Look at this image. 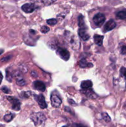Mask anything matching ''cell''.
<instances>
[{
	"instance_id": "1",
	"label": "cell",
	"mask_w": 126,
	"mask_h": 127,
	"mask_svg": "<svg viewBox=\"0 0 126 127\" xmlns=\"http://www.w3.org/2000/svg\"><path fill=\"white\" fill-rule=\"evenodd\" d=\"M68 33V32H67ZM68 43L74 50H79L80 47V42L79 38L75 35L70 33V35H65Z\"/></svg>"
},
{
	"instance_id": "2",
	"label": "cell",
	"mask_w": 126,
	"mask_h": 127,
	"mask_svg": "<svg viewBox=\"0 0 126 127\" xmlns=\"http://www.w3.org/2000/svg\"><path fill=\"white\" fill-rule=\"evenodd\" d=\"M30 119L33 122L35 126H38L43 124L45 122L46 117L43 113L37 112L33 113L30 115Z\"/></svg>"
},
{
	"instance_id": "3",
	"label": "cell",
	"mask_w": 126,
	"mask_h": 127,
	"mask_svg": "<svg viewBox=\"0 0 126 127\" xmlns=\"http://www.w3.org/2000/svg\"><path fill=\"white\" fill-rule=\"evenodd\" d=\"M106 20L105 16L102 13H98L93 18V21L98 27H101Z\"/></svg>"
},
{
	"instance_id": "4",
	"label": "cell",
	"mask_w": 126,
	"mask_h": 127,
	"mask_svg": "<svg viewBox=\"0 0 126 127\" xmlns=\"http://www.w3.org/2000/svg\"><path fill=\"white\" fill-rule=\"evenodd\" d=\"M56 53L62 59L65 61H67L70 58V53L65 48L58 47L56 49Z\"/></svg>"
},
{
	"instance_id": "5",
	"label": "cell",
	"mask_w": 126,
	"mask_h": 127,
	"mask_svg": "<svg viewBox=\"0 0 126 127\" xmlns=\"http://www.w3.org/2000/svg\"><path fill=\"white\" fill-rule=\"evenodd\" d=\"M7 100L12 104V109L13 110L18 111L21 109V102L17 98L11 96H7Z\"/></svg>"
},
{
	"instance_id": "6",
	"label": "cell",
	"mask_w": 126,
	"mask_h": 127,
	"mask_svg": "<svg viewBox=\"0 0 126 127\" xmlns=\"http://www.w3.org/2000/svg\"><path fill=\"white\" fill-rule=\"evenodd\" d=\"M13 77L16 78V83L19 86H23L26 84L25 80L24 79L23 76L20 71H15L14 73H13Z\"/></svg>"
},
{
	"instance_id": "7",
	"label": "cell",
	"mask_w": 126,
	"mask_h": 127,
	"mask_svg": "<svg viewBox=\"0 0 126 127\" xmlns=\"http://www.w3.org/2000/svg\"><path fill=\"white\" fill-rule=\"evenodd\" d=\"M33 95H34L35 99L36 101L38 102V105H39V106L40 107V108L44 109L47 107L46 102L45 99H44V97L43 95V94L35 95V94H33Z\"/></svg>"
},
{
	"instance_id": "8",
	"label": "cell",
	"mask_w": 126,
	"mask_h": 127,
	"mask_svg": "<svg viewBox=\"0 0 126 127\" xmlns=\"http://www.w3.org/2000/svg\"><path fill=\"white\" fill-rule=\"evenodd\" d=\"M51 102L52 106L55 108H58L62 104V100L56 94H52L51 96Z\"/></svg>"
},
{
	"instance_id": "9",
	"label": "cell",
	"mask_w": 126,
	"mask_h": 127,
	"mask_svg": "<svg viewBox=\"0 0 126 127\" xmlns=\"http://www.w3.org/2000/svg\"><path fill=\"white\" fill-rule=\"evenodd\" d=\"M21 8L23 12L26 13H31V12H33L35 10V9L37 8V7L34 4L26 3L23 4Z\"/></svg>"
},
{
	"instance_id": "10",
	"label": "cell",
	"mask_w": 126,
	"mask_h": 127,
	"mask_svg": "<svg viewBox=\"0 0 126 127\" xmlns=\"http://www.w3.org/2000/svg\"><path fill=\"white\" fill-rule=\"evenodd\" d=\"M87 31V28L86 29H79V31H78V33H79V35L80 37V38H81L83 40H87L90 38V35H89L88 33L86 32Z\"/></svg>"
},
{
	"instance_id": "11",
	"label": "cell",
	"mask_w": 126,
	"mask_h": 127,
	"mask_svg": "<svg viewBox=\"0 0 126 127\" xmlns=\"http://www.w3.org/2000/svg\"><path fill=\"white\" fill-rule=\"evenodd\" d=\"M116 27V22H115L113 19L109 20L108 22H106L105 27H104V32H108V31H111V30L114 29Z\"/></svg>"
},
{
	"instance_id": "12",
	"label": "cell",
	"mask_w": 126,
	"mask_h": 127,
	"mask_svg": "<svg viewBox=\"0 0 126 127\" xmlns=\"http://www.w3.org/2000/svg\"><path fill=\"white\" fill-rule=\"evenodd\" d=\"M33 87L37 90L41 92H44L46 89V86L43 82L40 81H36L33 83Z\"/></svg>"
},
{
	"instance_id": "13",
	"label": "cell",
	"mask_w": 126,
	"mask_h": 127,
	"mask_svg": "<svg viewBox=\"0 0 126 127\" xmlns=\"http://www.w3.org/2000/svg\"><path fill=\"white\" fill-rule=\"evenodd\" d=\"M82 93H84L85 95H86L88 97L90 98V99H94L97 97V95L91 89H84L83 90V91H82Z\"/></svg>"
},
{
	"instance_id": "14",
	"label": "cell",
	"mask_w": 126,
	"mask_h": 127,
	"mask_svg": "<svg viewBox=\"0 0 126 127\" xmlns=\"http://www.w3.org/2000/svg\"><path fill=\"white\" fill-rule=\"evenodd\" d=\"M94 42L97 45L101 46L103 45V41L104 36L100 35L95 34L94 35Z\"/></svg>"
},
{
	"instance_id": "15",
	"label": "cell",
	"mask_w": 126,
	"mask_h": 127,
	"mask_svg": "<svg viewBox=\"0 0 126 127\" xmlns=\"http://www.w3.org/2000/svg\"><path fill=\"white\" fill-rule=\"evenodd\" d=\"M79 66L81 68H91L93 66V64L90 63H88L85 59H82L79 62Z\"/></svg>"
},
{
	"instance_id": "16",
	"label": "cell",
	"mask_w": 126,
	"mask_h": 127,
	"mask_svg": "<svg viewBox=\"0 0 126 127\" xmlns=\"http://www.w3.org/2000/svg\"><path fill=\"white\" fill-rule=\"evenodd\" d=\"M93 86L92 82L90 80H86V81H84L83 82H82L81 83V88L83 89H88L89 88H91Z\"/></svg>"
},
{
	"instance_id": "17",
	"label": "cell",
	"mask_w": 126,
	"mask_h": 127,
	"mask_svg": "<svg viewBox=\"0 0 126 127\" xmlns=\"http://www.w3.org/2000/svg\"><path fill=\"white\" fill-rule=\"evenodd\" d=\"M78 25H79V27L80 29H86L87 28L85 25V21H84V17L82 16V14H80V16L78 17Z\"/></svg>"
},
{
	"instance_id": "18",
	"label": "cell",
	"mask_w": 126,
	"mask_h": 127,
	"mask_svg": "<svg viewBox=\"0 0 126 127\" xmlns=\"http://www.w3.org/2000/svg\"><path fill=\"white\" fill-rule=\"evenodd\" d=\"M15 117V114H12V113H10V114H6L4 117V120L6 122H10L12 119Z\"/></svg>"
},
{
	"instance_id": "19",
	"label": "cell",
	"mask_w": 126,
	"mask_h": 127,
	"mask_svg": "<svg viewBox=\"0 0 126 127\" xmlns=\"http://www.w3.org/2000/svg\"><path fill=\"white\" fill-rule=\"evenodd\" d=\"M117 17L121 19L126 20V10H122V11H119L116 14Z\"/></svg>"
},
{
	"instance_id": "20",
	"label": "cell",
	"mask_w": 126,
	"mask_h": 127,
	"mask_svg": "<svg viewBox=\"0 0 126 127\" xmlns=\"http://www.w3.org/2000/svg\"><path fill=\"white\" fill-rule=\"evenodd\" d=\"M6 79L8 81L11 82L12 81V79L13 78V73H11V72H10V71L9 70V69H6Z\"/></svg>"
},
{
	"instance_id": "21",
	"label": "cell",
	"mask_w": 126,
	"mask_h": 127,
	"mask_svg": "<svg viewBox=\"0 0 126 127\" xmlns=\"http://www.w3.org/2000/svg\"><path fill=\"white\" fill-rule=\"evenodd\" d=\"M101 115H102V117L103 119V120H105L106 122H109L111 121V118H110V117L109 116V115L107 113H102Z\"/></svg>"
},
{
	"instance_id": "22",
	"label": "cell",
	"mask_w": 126,
	"mask_h": 127,
	"mask_svg": "<svg viewBox=\"0 0 126 127\" xmlns=\"http://www.w3.org/2000/svg\"><path fill=\"white\" fill-rule=\"evenodd\" d=\"M120 74H121V76H122L126 79V68L122 67L120 69Z\"/></svg>"
},
{
	"instance_id": "23",
	"label": "cell",
	"mask_w": 126,
	"mask_h": 127,
	"mask_svg": "<svg viewBox=\"0 0 126 127\" xmlns=\"http://www.w3.org/2000/svg\"><path fill=\"white\" fill-rule=\"evenodd\" d=\"M47 24L50 26H54L57 23V20L55 19H49L47 20L46 21Z\"/></svg>"
},
{
	"instance_id": "24",
	"label": "cell",
	"mask_w": 126,
	"mask_h": 127,
	"mask_svg": "<svg viewBox=\"0 0 126 127\" xmlns=\"http://www.w3.org/2000/svg\"><path fill=\"white\" fill-rule=\"evenodd\" d=\"M31 94H32V93H31L30 91L29 92L28 91L23 92V93H21V96L23 97H24V98H28L30 96Z\"/></svg>"
},
{
	"instance_id": "25",
	"label": "cell",
	"mask_w": 126,
	"mask_h": 127,
	"mask_svg": "<svg viewBox=\"0 0 126 127\" xmlns=\"http://www.w3.org/2000/svg\"><path fill=\"white\" fill-rule=\"evenodd\" d=\"M40 31L42 33H47L48 32H49V28L48 27H47V26H43V27H42Z\"/></svg>"
},
{
	"instance_id": "26",
	"label": "cell",
	"mask_w": 126,
	"mask_h": 127,
	"mask_svg": "<svg viewBox=\"0 0 126 127\" xmlns=\"http://www.w3.org/2000/svg\"><path fill=\"white\" fill-rule=\"evenodd\" d=\"M1 91H2L4 93H5V94H9V93L11 92L10 91L9 89L6 86H3L2 88H1Z\"/></svg>"
},
{
	"instance_id": "27",
	"label": "cell",
	"mask_w": 126,
	"mask_h": 127,
	"mask_svg": "<svg viewBox=\"0 0 126 127\" xmlns=\"http://www.w3.org/2000/svg\"><path fill=\"white\" fill-rule=\"evenodd\" d=\"M121 54L122 55H126V45L123 46V47L121 48Z\"/></svg>"
},
{
	"instance_id": "28",
	"label": "cell",
	"mask_w": 126,
	"mask_h": 127,
	"mask_svg": "<svg viewBox=\"0 0 126 127\" xmlns=\"http://www.w3.org/2000/svg\"><path fill=\"white\" fill-rule=\"evenodd\" d=\"M74 127H86L85 125H83V124H75L72 125Z\"/></svg>"
},
{
	"instance_id": "29",
	"label": "cell",
	"mask_w": 126,
	"mask_h": 127,
	"mask_svg": "<svg viewBox=\"0 0 126 127\" xmlns=\"http://www.w3.org/2000/svg\"><path fill=\"white\" fill-rule=\"evenodd\" d=\"M11 58V57H5V58H3L1 59V62H7V61L9 60L10 58Z\"/></svg>"
},
{
	"instance_id": "30",
	"label": "cell",
	"mask_w": 126,
	"mask_h": 127,
	"mask_svg": "<svg viewBox=\"0 0 126 127\" xmlns=\"http://www.w3.org/2000/svg\"><path fill=\"white\" fill-rule=\"evenodd\" d=\"M68 101H69V102L70 103V104H71V105H75V102H74V100H72L71 99H69V100H68Z\"/></svg>"
},
{
	"instance_id": "31",
	"label": "cell",
	"mask_w": 126,
	"mask_h": 127,
	"mask_svg": "<svg viewBox=\"0 0 126 127\" xmlns=\"http://www.w3.org/2000/svg\"><path fill=\"white\" fill-rule=\"evenodd\" d=\"M2 78H3V76H2V73H1V72H0V84H1V82H2Z\"/></svg>"
},
{
	"instance_id": "32",
	"label": "cell",
	"mask_w": 126,
	"mask_h": 127,
	"mask_svg": "<svg viewBox=\"0 0 126 127\" xmlns=\"http://www.w3.org/2000/svg\"><path fill=\"white\" fill-rule=\"evenodd\" d=\"M2 53V50H0V55Z\"/></svg>"
},
{
	"instance_id": "33",
	"label": "cell",
	"mask_w": 126,
	"mask_h": 127,
	"mask_svg": "<svg viewBox=\"0 0 126 127\" xmlns=\"http://www.w3.org/2000/svg\"><path fill=\"white\" fill-rule=\"evenodd\" d=\"M0 127H4L3 125H2L1 124H0Z\"/></svg>"
},
{
	"instance_id": "34",
	"label": "cell",
	"mask_w": 126,
	"mask_h": 127,
	"mask_svg": "<svg viewBox=\"0 0 126 127\" xmlns=\"http://www.w3.org/2000/svg\"><path fill=\"white\" fill-rule=\"evenodd\" d=\"M63 127H69L68 126H63Z\"/></svg>"
}]
</instances>
